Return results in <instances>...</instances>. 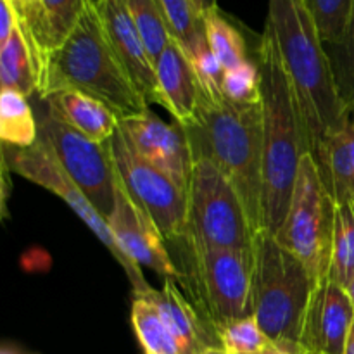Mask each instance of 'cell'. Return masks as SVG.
Returning <instances> with one entry per match:
<instances>
[{
  "mask_svg": "<svg viewBox=\"0 0 354 354\" xmlns=\"http://www.w3.org/2000/svg\"><path fill=\"white\" fill-rule=\"evenodd\" d=\"M266 26L296 92L308 154L320 166L325 144L351 123V111L341 100L324 41L303 0H268Z\"/></svg>",
  "mask_w": 354,
  "mask_h": 354,
  "instance_id": "1",
  "label": "cell"
},
{
  "mask_svg": "<svg viewBox=\"0 0 354 354\" xmlns=\"http://www.w3.org/2000/svg\"><path fill=\"white\" fill-rule=\"evenodd\" d=\"M263 116V230L277 235L292 201L299 162L308 154L296 92L272 30L258 47Z\"/></svg>",
  "mask_w": 354,
  "mask_h": 354,
  "instance_id": "2",
  "label": "cell"
},
{
  "mask_svg": "<svg viewBox=\"0 0 354 354\" xmlns=\"http://www.w3.org/2000/svg\"><path fill=\"white\" fill-rule=\"evenodd\" d=\"M183 127V124H182ZM194 161L209 159L241 196L252 232H263V116L261 102L211 104L201 99L197 118L185 124Z\"/></svg>",
  "mask_w": 354,
  "mask_h": 354,
  "instance_id": "3",
  "label": "cell"
},
{
  "mask_svg": "<svg viewBox=\"0 0 354 354\" xmlns=\"http://www.w3.org/2000/svg\"><path fill=\"white\" fill-rule=\"evenodd\" d=\"M61 88L100 100L120 121L151 107L114 52L93 3H88L69 37L47 55L38 95Z\"/></svg>",
  "mask_w": 354,
  "mask_h": 354,
  "instance_id": "4",
  "label": "cell"
},
{
  "mask_svg": "<svg viewBox=\"0 0 354 354\" xmlns=\"http://www.w3.org/2000/svg\"><path fill=\"white\" fill-rule=\"evenodd\" d=\"M315 282L301 259L272 234L252 241V315L277 348L292 354L303 349V328Z\"/></svg>",
  "mask_w": 354,
  "mask_h": 354,
  "instance_id": "5",
  "label": "cell"
},
{
  "mask_svg": "<svg viewBox=\"0 0 354 354\" xmlns=\"http://www.w3.org/2000/svg\"><path fill=\"white\" fill-rule=\"evenodd\" d=\"M173 245L182 256L180 283L216 335L225 325L251 317L252 249H209L185 241Z\"/></svg>",
  "mask_w": 354,
  "mask_h": 354,
  "instance_id": "6",
  "label": "cell"
},
{
  "mask_svg": "<svg viewBox=\"0 0 354 354\" xmlns=\"http://www.w3.org/2000/svg\"><path fill=\"white\" fill-rule=\"evenodd\" d=\"M334 228V197L328 192L313 156L304 154L299 162L289 211L273 237L303 261L315 287L330 273Z\"/></svg>",
  "mask_w": 354,
  "mask_h": 354,
  "instance_id": "7",
  "label": "cell"
},
{
  "mask_svg": "<svg viewBox=\"0 0 354 354\" xmlns=\"http://www.w3.org/2000/svg\"><path fill=\"white\" fill-rule=\"evenodd\" d=\"M187 230L182 241L199 248L251 251L254 232L230 180L209 159H196L190 176Z\"/></svg>",
  "mask_w": 354,
  "mask_h": 354,
  "instance_id": "8",
  "label": "cell"
},
{
  "mask_svg": "<svg viewBox=\"0 0 354 354\" xmlns=\"http://www.w3.org/2000/svg\"><path fill=\"white\" fill-rule=\"evenodd\" d=\"M30 100L37 116L38 138L107 220L116 201V168L109 142H95L66 124L48 111L38 93Z\"/></svg>",
  "mask_w": 354,
  "mask_h": 354,
  "instance_id": "9",
  "label": "cell"
},
{
  "mask_svg": "<svg viewBox=\"0 0 354 354\" xmlns=\"http://www.w3.org/2000/svg\"><path fill=\"white\" fill-rule=\"evenodd\" d=\"M2 161L10 173L52 192L78 214L80 220L92 230V234L102 242L104 248L120 263L124 275L128 277L131 287H133V296H142L152 289V286H149V282L145 280L140 266L133 265L118 248L116 241L107 227L106 218L95 209V206L90 203L82 189L59 166V162L55 161V158L48 152L40 138L30 147H14V145L2 144Z\"/></svg>",
  "mask_w": 354,
  "mask_h": 354,
  "instance_id": "10",
  "label": "cell"
},
{
  "mask_svg": "<svg viewBox=\"0 0 354 354\" xmlns=\"http://www.w3.org/2000/svg\"><path fill=\"white\" fill-rule=\"evenodd\" d=\"M109 149L118 178L131 199L147 211L166 242L176 244L182 241L189 213L185 190L142 159L128 144L120 127L109 140Z\"/></svg>",
  "mask_w": 354,
  "mask_h": 354,
  "instance_id": "11",
  "label": "cell"
},
{
  "mask_svg": "<svg viewBox=\"0 0 354 354\" xmlns=\"http://www.w3.org/2000/svg\"><path fill=\"white\" fill-rule=\"evenodd\" d=\"M106 221L118 248L133 265L152 270L162 280L180 283V270L166 249L165 237L147 211L131 199L118 175L114 209Z\"/></svg>",
  "mask_w": 354,
  "mask_h": 354,
  "instance_id": "12",
  "label": "cell"
},
{
  "mask_svg": "<svg viewBox=\"0 0 354 354\" xmlns=\"http://www.w3.org/2000/svg\"><path fill=\"white\" fill-rule=\"evenodd\" d=\"M120 130L142 159L168 175L187 192L192 176L194 156L189 135L180 123H165L149 107L145 113L124 118Z\"/></svg>",
  "mask_w": 354,
  "mask_h": 354,
  "instance_id": "13",
  "label": "cell"
},
{
  "mask_svg": "<svg viewBox=\"0 0 354 354\" xmlns=\"http://www.w3.org/2000/svg\"><path fill=\"white\" fill-rule=\"evenodd\" d=\"M354 324L348 292L330 277L320 280L311 294L303 328L306 354H344Z\"/></svg>",
  "mask_w": 354,
  "mask_h": 354,
  "instance_id": "14",
  "label": "cell"
},
{
  "mask_svg": "<svg viewBox=\"0 0 354 354\" xmlns=\"http://www.w3.org/2000/svg\"><path fill=\"white\" fill-rule=\"evenodd\" d=\"M93 6L99 10L104 30L114 52L137 85L138 92L144 95L149 106L151 104L161 106L156 64L123 0H99Z\"/></svg>",
  "mask_w": 354,
  "mask_h": 354,
  "instance_id": "15",
  "label": "cell"
},
{
  "mask_svg": "<svg viewBox=\"0 0 354 354\" xmlns=\"http://www.w3.org/2000/svg\"><path fill=\"white\" fill-rule=\"evenodd\" d=\"M135 297H144L158 310L182 354H203L207 348H221L216 332L183 296L175 280H162L159 290L152 287L149 292Z\"/></svg>",
  "mask_w": 354,
  "mask_h": 354,
  "instance_id": "16",
  "label": "cell"
},
{
  "mask_svg": "<svg viewBox=\"0 0 354 354\" xmlns=\"http://www.w3.org/2000/svg\"><path fill=\"white\" fill-rule=\"evenodd\" d=\"M161 106L171 113L176 123L196 121L201 102V88L189 55L176 40H169L156 61Z\"/></svg>",
  "mask_w": 354,
  "mask_h": 354,
  "instance_id": "17",
  "label": "cell"
},
{
  "mask_svg": "<svg viewBox=\"0 0 354 354\" xmlns=\"http://www.w3.org/2000/svg\"><path fill=\"white\" fill-rule=\"evenodd\" d=\"M52 114L95 142H109L120 127L116 114L100 100L71 88L40 95Z\"/></svg>",
  "mask_w": 354,
  "mask_h": 354,
  "instance_id": "18",
  "label": "cell"
},
{
  "mask_svg": "<svg viewBox=\"0 0 354 354\" xmlns=\"http://www.w3.org/2000/svg\"><path fill=\"white\" fill-rule=\"evenodd\" d=\"M45 55L19 19V26L0 47V83L31 99L40 90L45 71Z\"/></svg>",
  "mask_w": 354,
  "mask_h": 354,
  "instance_id": "19",
  "label": "cell"
},
{
  "mask_svg": "<svg viewBox=\"0 0 354 354\" xmlns=\"http://www.w3.org/2000/svg\"><path fill=\"white\" fill-rule=\"evenodd\" d=\"M88 3L92 0H40L37 9L19 14L45 61L69 37Z\"/></svg>",
  "mask_w": 354,
  "mask_h": 354,
  "instance_id": "20",
  "label": "cell"
},
{
  "mask_svg": "<svg viewBox=\"0 0 354 354\" xmlns=\"http://www.w3.org/2000/svg\"><path fill=\"white\" fill-rule=\"evenodd\" d=\"M335 204L354 203V124L353 121L327 140L318 166Z\"/></svg>",
  "mask_w": 354,
  "mask_h": 354,
  "instance_id": "21",
  "label": "cell"
},
{
  "mask_svg": "<svg viewBox=\"0 0 354 354\" xmlns=\"http://www.w3.org/2000/svg\"><path fill=\"white\" fill-rule=\"evenodd\" d=\"M0 138L14 147H30L38 140L33 104L17 90H0Z\"/></svg>",
  "mask_w": 354,
  "mask_h": 354,
  "instance_id": "22",
  "label": "cell"
},
{
  "mask_svg": "<svg viewBox=\"0 0 354 354\" xmlns=\"http://www.w3.org/2000/svg\"><path fill=\"white\" fill-rule=\"evenodd\" d=\"M169 35L189 54L207 41L204 28V10L196 0H158Z\"/></svg>",
  "mask_w": 354,
  "mask_h": 354,
  "instance_id": "23",
  "label": "cell"
},
{
  "mask_svg": "<svg viewBox=\"0 0 354 354\" xmlns=\"http://www.w3.org/2000/svg\"><path fill=\"white\" fill-rule=\"evenodd\" d=\"M204 28H206L207 44L223 69L237 68L242 62L249 61L244 37L218 7L206 10Z\"/></svg>",
  "mask_w": 354,
  "mask_h": 354,
  "instance_id": "24",
  "label": "cell"
},
{
  "mask_svg": "<svg viewBox=\"0 0 354 354\" xmlns=\"http://www.w3.org/2000/svg\"><path fill=\"white\" fill-rule=\"evenodd\" d=\"M131 327L145 354H182L161 315L144 297H135L131 304Z\"/></svg>",
  "mask_w": 354,
  "mask_h": 354,
  "instance_id": "25",
  "label": "cell"
},
{
  "mask_svg": "<svg viewBox=\"0 0 354 354\" xmlns=\"http://www.w3.org/2000/svg\"><path fill=\"white\" fill-rule=\"evenodd\" d=\"M332 280L346 287L354 277V203L344 201L335 204L334 249H332Z\"/></svg>",
  "mask_w": 354,
  "mask_h": 354,
  "instance_id": "26",
  "label": "cell"
},
{
  "mask_svg": "<svg viewBox=\"0 0 354 354\" xmlns=\"http://www.w3.org/2000/svg\"><path fill=\"white\" fill-rule=\"evenodd\" d=\"M123 2L133 23L137 24L145 47L156 64L161 52L171 40L159 2L158 0H123Z\"/></svg>",
  "mask_w": 354,
  "mask_h": 354,
  "instance_id": "27",
  "label": "cell"
},
{
  "mask_svg": "<svg viewBox=\"0 0 354 354\" xmlns=\"http://www.w3.org/2000/svg\"><path fill=\"white\" fill-rule=\"evenodd\" d=\"M330 61L335 86L344 106L353 113L354 107V10L344 35L334 44H324Z\"/></svg>",
  "mask_w": 354,
  "mask_h": 354,
  "instance_id": "28",
  "label": "cell"
},
{
  "mask_svg": "<svg viewBox=\"0 0 354 354\" xmlns=\"http://www.w3.org/2000/svg\"><path fill=\"white\" fill-rule=\"evenodd\" d=\"M317 24L324 44H334L344 35L354 10V0H303Z\"/></svg>",
  "mask_w": 354,
  "mask_h": 354,
  "instance_id": "29",
  "label": "cell"
},
{
  "mask_svg": "<svg viewBox=\"0 0 354 354\" xmlns=\"http://www.w3.org/2000/svg\"><path fill=\"white\" fill-rule=\"evenodd\" d=\"M218 339L227 354H261L272 344L263 334L254 315L221 327L218 330Z\"/></svg>",
  "mask_w": 354,
  "mask_h": 354,
  "instance_id": "30",
  "label": "cell"
},
{
  "mask_svg": "<svg viewBox=\"0 0 354 354\" xmlns=\"http://www.w3.org/2000/svg\"><path fill=\"white\" fill-rule=\"evenodd\" d=\"M189 59L196 71L197 83L201 88V99L211 104H220L225 100L223 95V75L225 69L216 55L211 50L209 44L204 41L199 47L189 52Z\"/></svg>",
  "mask_w": 354,
  "mask_h": 354,
  "instance_id": "31",
  "label": "cell"
},
{
  "mask_svg": "<svg viewBox=\"0 0 354 354\" xmlns=\"http://www.w3.org/2000/svg\"><path fill=\"white\" fill-rule=\"evenodd\" d=\"M223 95L230 102L242 106L261 102V75L258 62L249 59L237 68L225 69Z\"/></svg>",
  "mask_w": 354,
  "mask_h": 354,
  "instance_id": "32",
  "label": "cell"
},
{
  "mask_svg": "<svg viewBox=\"0 0 354 354\" xmlns=\"http://www.w3.org/2000/svg\"><path fill=\"white\" fill-rule=\"evenodd\" d=\"M0 9H2V14H0V47H2L17 30L21 17L12 0H2Z\"/></svg>",
  "mask_w": 354,
  "mask_h": 354,
  "instance_id": "33",
  "label": "cell"
},
{
  "mask_svg": "<svg viewBox=\"0 0 354 354\" xmlns=\"http://www.w3.org/2000/svg\"><path fill=\"white\" fill-rule=\"evenodd\" d=\"M38 3H40V0H19V3L16 6V9L19 14L30 12V10L37 9Z\"/></svg>",
  "mask_w": 354,
  "mask_h": 354,
  "instance_id": "34",
  "label": "cell"
},
{
  "mask_svg": "<svg viewBox=\"0 0 354 354\" xmlns=\"http://www.w3.org/2000/svg\"><path fill=\"white\" fill-rule=\"evenodd\" d=\"M344 354H354V324H353V328H351V334H349L348 344H346Z\"/></svg>",
  "mask_w": 354,
  "mask_h": 354,
  "instance_id": "35",
  "label": "cell"
},
{
  "mask_svg": "<svg viewBox=\"0 0 354 354\" xmlns=\"http://www.w3.org/2000/svg\"><path fill=\"white\" fill-rule=\"evenodd\" d=\"M261 354H292V353H289V351H283V349H280V348H277V346L270 344L268 348H266L265 351H263Z\"/></svg>",
  "mask_w": 354,
  "mask_h": 354,
  "instance_id": "36",
  "label": "cell"
},
{
  "mask_svg": "<svg viewBox=\"0 0 354 354\" xmlns=\"http://www.w3.org/2000/svg\"><path fill=\"white\" fill-rule=\"evenodd\" d=\"M344 289H346V292H348L349 299H351V303H353V306H354V277H353L351 280H349L348 286H346Z\"/></svg>",
  "mask_w": 354,
  "mask_h": 354,
  "instance_id": "37",
  "label": "cell"
},
{
  "mask_svg": "<svg viewBox=\"0 0 354 354\" xmlns=\"http://www.w3.org/2000/svg\"><path fill=\"white\" fill-rule=\"evenodd\" d=\"M203 354H227L223 351V348H207L206 351H203Z\"/></svg>",
  "mask_w": 354,
  "mask_h": 354,
  "instance_id": "38",
  "label": "cell"
},
{
  "mask_svg": "<svg viewBox=\"0 0 354 354\" xmlns=\"http://www.w3.org/2000/svg\"><path fill=\"white\" fill-rule=\"evenodd\" d=\"M204 3H206V10L214 9V7H218V6H216V0H204Z\"/></svg>",
  "mask_w": 354,
  "mask_h": 354,
  "instance_id": "39",
  "label": "cell"
},
{
  "mask_svg": "<svg viewBox=\"0 0 354 354\" xmlns=\"http://www.w3.org/2000/svg\"><path fill=\"white\" fill-rule=\"evenodd\" d=\"M196 2H197V6H199L201 9H203L204 12H206V3H204V0H196Z\"/></svg>",
  "mask_w": 354,
  "mask_h": 354,
  "instance_id": "40",
  "label": "cell"
},
{
  "mask_svg": "<svg viewBox=\"0 0 354 354\" xmlns=\"http://www.w3.org/2000/svg\"><path fill=\"white\" fill-rule=\"evenodd\" d=\"M351 121H353V124H354V107H353V113H351Z\"/></svg>",
  "mask_w": 354,
  "mask_h": 354,
  "instance_id": "41",
  "label": "cell"
},
{
  "mask_svg": "<svg viewBox=\"0 0 354 354\" xmlns=\"http://www.w3.org/2000/svg\"><path fill=\"white\" fill-rule=\"evenodd\" d=\"M14 2V6H17V3H19V0H12Z\"/></svg>",
  "mask_w": 354,
  "mask_h": 354,
  "instance_id": "42",
  "label": "cell"
},
{
  "mask_svg": "<svg viewBox=\"0 0 354 354\" xmlns=\"http://www.w3.org/2000/svg\"><path fill=\"white\" fill-rule=\"evenodd\" d=\"M97 2H99V0H92V3H97Z\"/></svg>",
  "mask_w": 354,
  "mask_h": 354,
  "instance_id": "43",
  "label": "cell"
},
{
  "mask_svg": "<svg viewBox=\"0 0 354 354\" xmlns=\"http://www.w3.org/2000/svg\"><path fill=\"white\" fill-rule=\"evenodd\" d=\"M3 354H9V353H7V351H3Z\"/></svg>",
  "mask_w": 354,
  "mask_h": 354,
  "instance_id": "44",
  "label": "cell"
}]
</instances>
